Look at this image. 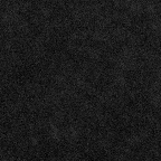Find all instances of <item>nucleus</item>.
Instances as JSON below:
<instances>
[{
  "label": "nucleus",
  "instance_id": "nucleus-1",
  "mask_svg": "<svg viewBox=\"0 0 161 161\" xmlns=\"http://www.w3.org/2000/svg\"><path fill=\"white\" fill-rule=\"evenodd\" d=\"M35 76V68L29 64H23L15 68L14 78L19 84H26L31 80Z\"/></svg>",
  "mask_w": 161,
  "mask_h": 161
}]
</instances>
